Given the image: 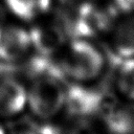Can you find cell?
<instances>
[{
    "mask_svg": "<svg viewBox=\"0 0 134 134\" xmlns=\"http://www.w3.org/2000/svg\"><path fill=\"white\" fill-rule=\"evenodd\" d=\"M32 52L29 30L8 25L0 28V59L19 66V63Z\"/></svg>",
    "mask_w": 134,
    "mask_h": 134,
    "instance_id": "6",
    "label": "cell"
},
{
    "mask_svg": "<svg viewBox=\"0 0 134 134\" xmlns=\"http://www.w3.org/2000/svg\"><path fill=\"white\" fill-rule=\"evenodd\" d=\"M5 4L16 17L29 22L48 10L50 0H5Z\"/></svg>",
    "mask_w": 134,
    "mask_h": 134,
    "instance_id": "10",
    "label": "cell"
},
{
    "mask_svg": "<svg viewBox=\"0 0 134 134\" xmlns=\"http://www.w3.org/2000/svg\"><path fill=\"white\" fill-rule=\"evenodd\" d=\"M27 106L26 85L17 75L0 77V119L21 115Z\"/></svg>",
    "mask_w": 134,
    "mask_h": 134,
    "instance_id": "5",
    "label": "cell"
},
{
    "mask_svg": "<svg viewBox=\"0 0 134 134\" xmlns=\"http://www.w3.org/2000/svg\"><path fill=\"white\" fill-rule=\"evenodd\" d=\"M113 90L117 99L134 105V57L113 61Z\"/></svg>",
    "mask_w": 134,
    "mask_h": 134,
    "instance_id": "9",
    "label": "cell"
},
{
    "mask_svg": "<svg viewBox=\"0 0 134 134\" xmlns=\"http://www.w3.org/2000/svg\"><path fill=\"white\" fill-rule=\"evenodd\" d=\"M96 119L106 134H134V105L106 98Z\"/></svg>",
    "mask_w": 134,
    "mask_h": 134,
    "instance_id": "4",
    "label": "cell"
},
{
    "mask_svg": "<svg viewBox=\"0 0 134 134\" xmlns=\"http://www.w3.org/2000/svg\"><path fill=\"white\" fill-rule=\"evenodd\" d=\"M133 8H134V3H133Z\"/></svg>",
    "mask_w": 134,
    "mask_h": 134,
    "instance_id": "14",
    "label": "cell"
},
{
    "mask_svg": "<svg viewBox=\"0 0 134 134\" xmlns=\"http://www.w3.org/2000/svg\"><path fill=\"white\" fill-rule=\"evenodd\" d=\"M7 134H38V133L35 129V126H32V127H25L24 126V127H19Z\"/></svg>",
    "mask_w": 134,
    "mask_h": 134,
    "instance_id": "12",
    "label": "cell"
},
{
    "mask_svg": "<svg viewBox=\"0 0 134 134\" xmlns=\"http://www.w3.org/2000/svg\"><path fill=\"white\" fill-rule=\"evenodd\" d=\"M66 82L94 84L106 71L108 54L92 39H70L55 55Z\"/></svg>",
    "mask_w": 134,
    "mask_h": 134,
    "instance_id": "1",
    "label": "cell"
},
{
    "mask_svg": "<svg viewBox=\"0 0 134 134\" xmlns=\"http://www.w3.org/2000/svg\"><path fill=\"white\" fill-rule=\"evenodd\" d=\"M67 82L57 77L29 81L26 109L38 121H50L64 112Z\"/></svg>",
    "mask_w": 134,
    "mask_h": 134,
    "instance_id": "2",
    "label": "cell"
},
{
    "mask_svg": "<svg viewBox=\"0 0 134 134\" xmlns=\"http://www.w3.org/2000/svg\"><path fill=\"white\" fill-rule=\"evenodd\" d=\"M110 34L107 54L112 62L134 57V16L116 21Z\"/></svg>",
    "mask_w": 134,
    "mask_h": 134,
    "instance_id": "8",
    "label": "cell"
},
{
    "mask_svg": "<svg viewBox=\"0 0 134 134\" xmlns=\"http://www.w3.org/2000/svg\"><path fill=\"white\" fill-rule=\"evenodd\" d=\"M0 134H7V132H6V129H5L4 125L2 124L1 119H0Z\"/></svg>",
    "mask_w": 134,
    "mask_h": 134,
    "instance_id": "13",
    "label": "cell"
},
{
    "mask_svg": "<svg viewBox=\"0 0 134 134\" xmlns=\"http://www.w3.org/2000/svg\"><path fill=\"white\" fill-rule=\"evenodd\" d=\"M105 102V94L93 84H66L64 112L71 120L95 119Z\"/></svg>",
    "mask_w": 134,
    "mask_h": 134,
    "instance_id": "3",
    "label": "cell"
},
{
    "mask_svg": "<svg viewBox=\"0 0 134 134\" xmlns=\"http://www.w3.org/2000/svg\"><path fill=\"white\" fill-rule=\"evenodd\" d=\"M67 134H100L91 120H71L67 125Z\"/></svg>",
    "mask_w": 134,
    "mask_h": 134,
    "instance_id": "11",
    "label": "cell"
},
{
    "mask_svg": "<svg viewBox=\"0 0 134 134\" xmlns=\"http://www.w3.org/2000/svg\"><path fill=\"white\" fill-rule=\"evenodd\" d=\"M29 30L32 51L55 57L69 41L59 22L34 25Z\"/></svg>",
    "mask_w": 134,
    "mask_h": 134,
    "instance_id": "7",
    "label": "cell"
}]
</instances>
